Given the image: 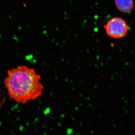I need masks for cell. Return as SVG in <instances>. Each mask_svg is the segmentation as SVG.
<instances>
[{"instance_id":"obj_2","label":"cell","mask_w":135,"mask_h":135,"mask_svg":"<svg viewBox=\"0 0 135 135\" xmlns=\"http://www.w3.org/2000/svg\"><path fill=\"white\" fill-rule=\"evenodd\" d=\"M107 34L114 39H121L125 37L129 31V26L126 21L119 17L110 18L104 25Z\"/></svg>"},{"instance_id":"obj_1","label":"cell","mask_w":135,"mask_h":135,"mask_svg":"<svg viewBox=\"0 0 135 135\" xmlns=\"http://www.w3.org/2000/svg\"><path fill=\"white\" fill-rule=\"evenodd\" d=\"M4 83L10 97L20 104L37 99L44 89L40 75L34 69L26 65L8 70Z\"/></svg>"},{"instance_id":"obj_3","label":"cell","mask_w":135,"mask_h":135,"mask_svg":"<svg viewBox=\"0 0 135 135\" xmlns=\"http://www.w3.org/2000/svg\"><path fill=\"white\" fill-rule=\"evenodd\" d=\"M117 9L124 13H130L134 8L133 0H114Z\"/></svg>"}]
</instances>
